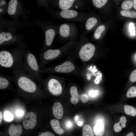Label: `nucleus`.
<instances>
[{
	"instance_id": "nucleus-13",
	"label": "nucleus",
	"mask_w": 136,
	"mask_h": 136,
	"mask_svg": "<svg viewBox=\"0 0 136 136\" xmlns=\"http://www.w3.org/2000/svg\"><path fill=\"white\" fill-rule=\"evenodd\" d=\"M97 22V19L94 17H90L86 19L83 23L84 33L92 29L96 25Z\"/></svg>"
},
{
	"instance_id": "nucleus-8",
	"label": "nucleus",
	"mask_w": 136,
	"mask_h": 136,
	"mask_svg": "<svg viewBox=\"0 0 136 136\" xmlns=\"http://www.w3.org/2000/svg\"><path fill=\"white\" fill-rule=\"evenodd\" d=\"M43 83L52 95L58 96L61 94L62 87L59 81L55 78L50 77L46 80H43Z\"/></svg>"
},
{
	"instance_id": "nucleus-2",
	"label": "nucleus",
	"mask_w": 136,
	"mask_h": 136,
	"mask_svg": "<svg viewBox=\"0 0 136 136\" xmlns=\"http://www.w3.org/2000/svg\"><path fill=\"white\" fill-rule=\"evenodd\" d=\"M22 69L32 76L40 84L43 83L41 69L36 57L33 54L28 52L25 55Z\"/></svg>"
},
{
	"instance_id": "nucleus-29",
	"label": "nucleus",
	"mask_w": 136,
	"mask_h": 136,
	"mask_svg": "<svg viewBox=\"0 0 136 136\" xmlns=\"http://www.w3.org/2000/svg\"><path fill=\"white\" fill-rule=\"evenodd\" d=\"M4 117L5 120L7 121H11L13 119V115L9 111H6L4 114Z\"/></svg>"
},
{
	"instance_id": "nucleus-4",
	"label": "nucleus",
	"mask_w": 136,
	"mask_h": 136,
	"mask_svg": "<svg viewBox=\"0 0 136 136\" xmlns=\"http://www.w3.org/2000/svg\"><path fill=\"white\" fill-rule=\"evenodd\" d=\"M84 36V34L82 33L80 36L78 54L82 60L86 61L90 60L93 56L96 48L92 44L85 42Z\"/></svg>"
},
{
	"instance_id": "nucleus-39",
	"label": "nucleus",
	"mask_w": 136,
	"mask_h": 136,
	"mask_svg": "<svg viewBox=\"0 0 136 136\" xmlns=\"http://www.w3.org/2000/svg\"><path fill=\"white\" fill-rule=\"evenodd\" d=\"M6 3V2L5 0H1L0 2V5L2 6L5 5Z\"/></svg>"
},
{
	"instance_id": "nucleus-22",
	"label": "nucleus",
	"mask_w": 136,
	"mask_h": 136,
	"mask_svg": "<svg viewBox=\"0 0 136 136\" xmlns=\"http://www.w3.org/2000/svg\"><path fill=\"white\" fill-rule=\"evenodd\" d=\"M83 136H94L91 127L88 124L84 126L82 128Z\"/></svg>"
},
{
	"instance_id": "nucleus-31",
	"label": "nucleus",
	"mask_w": 136,
	"mask_h": 136,
	"mask_svg": "<svg viewBox=\"0 0 136 136\" xmlns=\"http://www.w3.org/2000/svg\"><path fill=\"white\" fill-rule=\"evenodd\" d=\"M129 29L131 35L132 36L136 35L135 34V27L134 26L133 23H131L129 24Z\"/></svg>"
},
{
	"instance_id": "nucleus-7",
	"label": "nucleus",
	"mask_w": 136,
	"mask_h": 136,
	"mask_svg": "<svg viewBox=\"0 0 136 136\" xmlns=\"http://www.w3.org/2000/svg\"><path fill=\"white\" fill-rule=\"evenodd\" d=\"M57 2L61 10L82 9L84 4V1L82 0H59Z\"/></svg>"
},
{
	"instance_id": "nucleus-37",
	"label": "nucleus",
	"mask_w": 136,
	"mask_h": 136,
	"mask_svg": "<svg viewBox=\"0 0 136 136\" xmlns=\"http://www.w3.org/2000/svg\"><path fill=\"white\" fill-rule=\"evenodd\" d=\"M16 115L18 117H21L24 114V112L23 110H18L15 112Z\"/></svg>"
},
{
	"instance_id": "nucleus-1",
	"label": "nucleus",
	"mask_w": 136,
	"mask_h": 136,
	"mask_svg": "<svg viewBox=\"0 0 136 136\" xmlns=\"http://www.w3.org/2000/svg\"><path fill=\"white\" fill-rule=\"evenodd\" d=\"M20 52L12 53L3 50L0 52V67L19 70L22 68L23 61L21 54Z\"/></svg>"
},
{
	"instance_id": "nucleus-20",
	"label": "nucleus",
	"mask_w": 136,
	"mask_h": 136,
	"mask_svg": "<svg viewBox=\"0 0 136 136\" xmlns=\"http://www.w3.org/2000/svg\"><path fill=\"white\" fill-rule=\"evenodd\" d=\"M17 1L16 0H11L9 3L8 12L10 15L14 14L16 12Z\"/></svg>"
},
{
	"instance_id": "nucleus-14",
	"label": "nucleus",
	"mask_w": 136,
	"mask_h": 136,
	"mask_svg": "<svg viewBox=\"0 0 136 136\" xmlns=\"http://www.w3.org/2000/svg\"><path fill=\"white\" fill-rule=\"evenodd\" d=\"M8 131L10 136H20L22 133L23 129L20 124H13L9 126Z\"/></svg>"
},
{
	"instance_id": "nucleus-30",
	"label": "nucleus",
	"mask_w": 136,
	"mask_h": 136,
	"mask_svg": "<svg viewBox=\"0 0 136 136\" xmlns=\"http://www.w3.org/2000/svg\"><path fill=\"white\" fill-rule=\"evenodd\" d=\"M79 118V116L78 115H75L74 117L75 122L78 126H82L83 125L84 122L83 121H80Z\"/></svg>"
},
{
	"instance_id": "nucleus-18",
	"label": "nucleus",
	"mask_w": 136,
	"mask_h": 136,
	"mask_svg": "<svg viewBox=\"0 0 136 136\" xmlns=\"http://www.w3.org/2000/svg\"><path fill=\"white\" fill-rule=\"evenodd\" d=\"M51 127L54 132L58 134H62L64 132V130L61 128L59 121L56 119H53L50 122Z\"/></svg>"
},
{
	"instance_id": "nucleus-3",
	"label": "nucleus",
	"mask_w": 136,
	"mask_h": 136,
	"mask_svg": "<svg viewBox=\"0 0 136 136\" xmlns=\"http://www.w3.org/2000/svg\"><path fill=\"white\" fill-rule=\"evenodd\" d=\"M78 40L75 38L69 40L61 49H49L45 51L41 57L39 64L40 69H42L48 61L57 58L63 52L66 51L72 46L76 45L78 42Z\"/></svg>"
},
{
	"instance_id": "nucleus-12",
	"label": "nucleus",
	"mask_w": 136,
	"mask_h": 136,
	"mask_svg": "<svg viewBox=\"0 0 136 136\" xmlns=\"http://www.w3.org/2000/svg\"><path fill=\"white\" fill-rule=\"evenodd\" d=\"M13 82V76H10L0 73V89L3 90L7 88L11 85Z\"/></svg>"
},
{
	"instance_id": "nucleus-10",
	"label": "nucleus",
	"mask_w": 136,
	"mask_h": 136,
	"mask_svg": "<svg viewBox=\"0 0 136 136\" xmlns=\"http://www.w3.org/2000/svg\"><path fill=\"white\" fill-rule=\"evenodd\" d=\"M36 114L32 112H29L26 115L22 124L26 129H32L36 125L37 123Z\"/></svg>"
},
{
	"instance_id": "nucleus-35",
	"label": "nucleus",
	"mask_w": 136,
	"mask_h": 136,
	"mask_svg": "<svg viewBox=\"0 0 136 136\" xmlns=\"http://www.w3.org/2000/svg\"><path fill=\"white\" fill-rule=\"evenodd\" d=\"M98 93L97 90H91L89 92V95L91 97H94L97 95Z\"/></svg>"
},
{
	"instance_id": "nucleus-42",
	"label": "nucleus",
	"mask_w": 136,
	"mask_h": 136,
	"mask_svg": "<svg viewBox=\"0 0 136 136\" xmlns=\"http://www.w3.org/2000/svg\"><path fill=\"white\" fill-rule=\"evenodd\" d=\"M3 11V10L2 9H0V12H2Z\"/></svg>"
},
{
	"instance_id": "nucleus-40",
	"label": "nucleus",
	"mask_w": 136,
	"mask_h": 136,
	"mask_svg": "<svg viewBox=\"0 0 136 136\" xmlns=\"http://www.w3.org/2000/svg\"><path fill=\"white\" fill-rule=\"evenodd\" d=\"M3 118V116L2 113L0 111V124H1V123L2 122V119Z\"/></svg>"
},
{
	"instance_id": "nucleus-11",
	"label": "nucleus",
	"mask_w": 136,
	"mask_h": 136,
	"mask_svg": "<svg viewBox=\"0 0 136 136\" xmlns=\"http://www.w3.org/2000/svg\"><path fill=\"white\" fill-rule=\"evenodd\" d=\"M53 28L49 27L46 29L45 31V45L47 47H50L52 45L54 38L56 36V29Z\"/></svg>"
},
{
	"instance_id": "nucleus-17",
	"label": "nucleus",
	"mask_w": 136,
	"mask_h": 136,
	"mask_svg": "<svg viewBox=\"0 0 136 136\" xmlns=\"http://www.w3.org/2000/svg\"><path fill=\"white\" fill-rule=\"evenodd\" d=\"M94 124L93 131L95 135L96 136H103L105 131V123L98 122Z\"/></svg>"
},
{
	"instance_id": "nucleus-32",
	"label": "nucleus",
	"mask_w": 136,
	"mask_h": 136,
	"mask_svg": "<svg viewBox=\"0 0 136 136\" xmlns=\"http://www.w3.org/2000/svg\"><path fill=\"white\" fill-rule=\"evenodd\" d=\"M80 99L82 102L85 103L88 101L89 98L87 94L83 93L81 95Z\"/></svg>"
},
{
	"instance_id": "nucleus-24",
	"label": "nucleus",
	"mask_w": 136,
	"mask_h": 136,
	"mask_svg": "<svg viewBox=\"0 0 136 136\" xmlns=\"http://www.w3.org/2000/svg\"><path fill=\"white\" fill-rule=\"evenodd\" d=\"M105 29V27L104 25L99 26L96 29L93 34V37L96 40H98L100 38L102 33Z\"/></svg>"
},
{
	"instance_id": "nucleus-21",
	"label": "nucleus",
	"mask_w": 136,
	"mask_h": 136,
	"mask_svg": "<svg viewBox=\"0 0 136 136\" xmlns=\"http://www.w3.org/2000/svg\"><path fill=\"white\" fill-rule=\"evenodd\" d=\"M125 113L132 117L136 116V108L132 106L126 105L124 107Z\"/></svg>"
},
{
	"instance_id": "nucleus-34",
	"label": "nucleus",
	"mask_w": 136,
	"mask_h": 136,
	"mask_svg": "<svg viewBox=\"0 0 136 136\" xmlns=\"http://www.w3.org/2000/svg\"><path fill=\"white\" fill-rule=\"evenodd\" d=\"M73 123L70 120H68L65 122V126L67 129H70L72 128L73 127Z\"/></svg>"
},
{
	"instance_id": "nucleus-27",
	"label": "nucleus",
	"mask_w": 136,
	"mask_h": 136,
	"mask_svg": "<svg viewBox=\"0 0 136 136\" xmlns=\"http://www.w3.org/2000/svg\"><path fill=\"white\" fill-rule=\"evenodd\" d=\"M106 0H92V2L93 5L96 8H99L104 6L107 3Z\"/></svg>"
},
{
	"instance_id": "nucleus-5",
	"label": "nucleus",
	"mask_w": 136,
	"mask_h": 136,
	"mask_svg": "<svg viewBox=\"0 0 136 136\" xmlns=\"http://www.w3.org/2000/svg\"><path fill=\"white\" fill-rule=\"evenodd\" d=\"M58 33L60 40L64 41L76 38L78 31L75 23L66 22L58 26Z\"/></svg>"
},
{
	"instance_id": "nucleus-23",
	"label": "nucleus",
	"mask_w": 136,
	"mask_h": 136,
	"mask_svg": "<svg viewBox=\"0 0 136 136\" xmlns=\"http://www.w3.org/2000/svg\"><path fill=\"white\" fill-rule=\"evenodd\" d=\"M12 37V35L10 32H1L0 33V45L2 44L5 41L10 40Z\"/></svg>"
},
{
	"instance_id": "nucleus-38",
	"label": "nucleus",
	"mask_w": 136,
	"mask_h": 136,
	"mask_svg": "<svg viewBox=\"0 0 136 136\" xmlns=\"http://www.w3.org/2000/svg\"><path fill=\"white\" fill-rule=\"evenodd\" d=\"M126 136H135V134L133 132H130L128 133Z\"/></svg>"
},
{
	"instance_id": "nucleus-26",
	"label": "nucleus",
	"mask_w": 136,
	"mask_h": 136,
	"mask_svg": "<svg viewBox=\"0 0 136 136\" xmlns=\"http://www.w3.org/2000/svg\"><path fill=\"white\" fill-rule=\"evenodd\" d=\"M126 96L128 98L136 97V86H132L130 87L127 91Z\"/></svg>"
},
{
	"instance_id": "nucleus-33",
	"label": "nucleus",
	"mask_w": 136,
	"mask_h": 136,
	"mask_svg": "<svg viewBox=\"0 0 136 136\" xmlns=\"http://www.w3.org/2000/svg\"><path fill=\"white\" fill-rule=\"evenodd\" d=\"M130 80L132 82H136V70H134L131 73L130 77Z\"/></svg>"
},
{
	"instance_id": "nucleus-36",
	"label": "nucleus",
	"mask_w": 136,
	"mask_h": 136,
	"mask_svg": "<svg viewBox=\"0 0 136 136\" xmlns=\"http://www.w3.org/2000/svg\"><path fill=\"white\" fill-rule=\"evenodd\" d=\"M38 136H55V135L51 132L46 131L42 133Z\"/></svg>"
},
{
	"instance_id": "nucleus-16",
	"label": "nucleus",
	"mask_w": 136,
	"mask_h": 136,
	"mask_svg": "<svg viewBox=\"0 0 136 136\" xmlns=\"http://www.w3.org/2000/svg\"><path fill=\"white\" fill-rule=\"evenodd\" d=\"M70 92L72 96L70 99L71 103L74 105L78 103L79 99H80L81 95L78 94L77 88L74 86L71 87Z\"/></svg>"
},
{
	"instance_id": "nucleus-9",
	"label": "nucleus",
	"mask_w": 136,
	"mask_h": 136,
	"mask_svg": "<svg viewBox=\"0 0 136 136\" xmlns=\"http://www.w3.org/2000/svg\"><path fill=\"white\" fill-rule=\"evenodd\" d=\"M75 69V66L70 61H67L62 64L56 66L54 67L41 69V71L42 73L52 72L67 73L73 71Z\"/></svg>"
},
{
	"instance_id": "nucleus-25",
	"label": "nucleus",
	"mask_w": 136,
	"mask_h": 136,
	"mask_svg": "<svg viewBox=\"0 0 136 136\" xmlns=\"http://www.w3.org/2000/svg\"><path fill=\"white\" fill-rule=\"evenodd\" d=\"M120 14L123 16L131 18H136V11H134L123 10L121 11Z\"/></svg>"
},
{
	"instance_id": "nucleus-28",
	"label": "nucleus",
	"mask_w": 136,
	"mask_h": 136,
	"mask_svg": "<svg viewBox=\"0 0 136 136\" xmlns=\"http://www.w3.org/2000/svg\"><path fill=\"white\" fill-rule=\"evenodd\" d=\"M133 3L132 1L130 0L124 1L122 5V8L124 10H128L133 7Z\"/></svg>"
},
{
	"instance_id": "nucleus-6",
	"label": "nucleus",
	"mask_w": 136,
	"mask_h": 136,
	"mask_svg": "<svg viewBox=\"0 0 136 136\" xmlns=\"http://www.w3.org/2000/svg\"><path fill=\"white\" fill-rule=\"evenodd\" d=\"M57 17L65 20L79 22L83 24L86 15L81 11L74 10H60L57 13Z\"/></svg>"
},
{
	"instance_id": "nucleus-41",
	"label": "nucleus",
	"mask_w": 136,
	"mask_h": 136,
	"mask_svg": "<svg viewBox=\"0 0 136 136\" xmlns=\"http://www.w3.org/2000/svg\"><path fill=\"white\" fill-rule=\"evenodd\" d=\"M133 7L136 10V0L133 1Z\"/></svg>"
},
{
	"instance_id": "nucleus-15",
	"label": "nucleus",
	"mask_w": 136,
	"mask_h": 136,
	"mask_svg": "<svg viewBox=\"0 0 136 136\" xmlns=\"http://www.w3.org/2000/svg\"><path fill=\"white\" fill-rule=\"evenodd\" d=\"M53 114L54 117L58 119H61L63 115V110L61 104L58 102H55L52 107Z\"/></svg>"
},
{
	"instance_id": "nucleus-43",
	"label": "nucleus",
	"mask_w": 136,
	"mask_h": 136,
	"mask_svg": "<svg viewBox=\"0 0 136 136\" xmlns=\"http://www.w3.org/2000/svg\"></svg>"
},
{
	"instance_id": "nucleus-19",
	"label": "nucleus",
	"mask_w": 136,
	"mask_h": 136,
	"mask_svg": "<svg viewBox=\"0 0 136 136\" xmlns=\"http://www.w3.org/2000/svg\"><path fill=\"white\" fill-rule=\"evenodd\" d=\"M126 118L124 116H121L119 121L115 124L114 126V129L116 132H118L122 130V127L125 128L126 126L125 123L127 122Z\"/></svg>"
}]
</instances>
